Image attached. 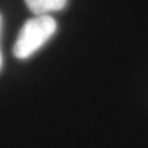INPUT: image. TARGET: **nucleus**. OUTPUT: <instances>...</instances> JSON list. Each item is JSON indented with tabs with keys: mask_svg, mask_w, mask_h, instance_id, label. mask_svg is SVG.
<instances>
[{
	"mask_svg": "<svg viewBox=\"0 0 148 148\" xmlns=\"http://www.w3.org/2000/svg\"><path fill=\"white\" fill-rule=\"evenodd\" d=\"M56 32V22L51 15H34L27 19L18 33L12 52L18 59H26L38 51Z\"/></svg>",
	"mask_w": 148,
	"mask_h": 148,
	"instance_id": "obj_1",
	"label": "nucleus"
},
{
	"mask_svg": "<svg viewBox=\"0 0 148 148\" xmlns=\"http://www.w3.org/2000/svg\"><path fill=\"white\" fill-rule=\"evenodd\" d=\"M25 3L34 15H49L53 11L62 10L67 0H25Z\"/></svg>",
	"mask_w": 148,
	"mask_h": 148,
	"instance_id": "obj_2",
	"label": "nucleus"
},
{
	"mask_svg": "<svg viewBox=\"0 0 148 148\" xmlns=\"http://www.w3.org/2000/svg\"><path fill=\"white\" fill-rule=\"evenodd\" d=\"M0 29H1V16H0ZM1 64H3V56H1V51H0V69H1Z\"/></svg>",
	"mask_w": 148,
	"mask_h": 148,
	"instance_id": "obj_3",
	"label": "nucleus"
}]
</instances>
